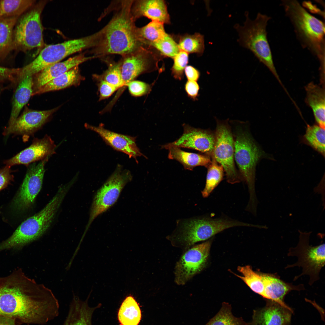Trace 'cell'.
<instances>
[{"label":"cell","instance_id":"cell-8","mask_svg":"<svg viewBox=\"0 0 325 325\" xmlns=\"http://www.w3.org/2000/svg\"><path fill=\"white\" fill-rule=\"evenodd\" d=\"M98 36V32L83 38L46 45L32 62L20 68V79L27 76H33L71 54L87 48H93L96 44Z\"/></svg>","mask_w":325,"mask_h":325},{"label":"cell","instance_id":"cell-32","mask_svg":"<svg viewBox=\"0 0 325 325\" xmlns=\"http://www.w3.org/2000/svg\"><path fill=\"white\" fill-rule=\"evenodd\" d=\"M35 2L34 0H0V18L19 17Z\"/></svg>","mask_w":325,"mask_h":325},{"label":"cell","instance_id":"cell-9","mask_svg":"<svg viewBox=\"0 0 325 325\" xmlns=\"http://www.w3.org/2000/svg\"><path fill=\"white\" fill-rule=\"evenodd\" d=\"M47 3L42 0L35 4L18 20L13 32V49L26 52L35 48L41 50L46 45L41 15Z\"/></svg>","mask_w":325,"mask_h":325},{"label":"cell","instance_id":"cell-13","mask_svg":"<svg viewBox=\"0 0 325 325\" xmlns=\"http://www.w3.org/2000/svg\"><path fill=\"white\" fill-rule=\"evenodd\" d=\"M151 48L142 46L135 51L122 56L120 59L122 86L118 90L116 98L118 99L126 89V85L140 75L157 70L159 73L164 71V68L159 69L158 66L161 59Z\"/></svg>","mask_w":325,"mask_h":325},{"label":"cell","instance_id":"cell-5","mask_svg":"<svg viewBox=\"0 0 325 325\" xmlns=\"http://www.w3.org/2000/svg\"><path fill=\"white\" fill-rule=\"evenodd\" d=\"M232 131L234 139V159L242 181L246 184L249 193L247 207L257 208L258 201L255 188V172L256 165L263 155L258 146L245 126L239 124Z\"/></svg>","mask_w":325,"mask_h":325},{"label":"cell","instance_id":"cell-15","mask_svg":"<svg viewBox=\"0 0 325 325\" xmlns=\"http://www.w3.org/2000/svg\"><path fill=\"white\" fill-rule=\"evenodd\" d=\"M210 240L192 246L187 251L177 263L175 268V281L185 284L205 266L209 256Z\"/></svg>","mask_w":325,"mask_h":325},{"label":"cell","instance_id":"cell-26","mask_svg":"<svg viewBox=\"0 0 325 325\" xmlns=\"http://www.w3.org/2000/svg\"><path fill=\"white\" fill-rule=\"evenodd\" d=\"M162 147L169 150V159L178 161L186 169L192 170L199 166L207 168L211 162L212 158L209 156L185 151L169 143L162 145Z\"/></svg>","mask_w":325,"mask_h":325},{"label":"cell","instance_id":"cell-33","mask_svg":"<svg viewBox=\"0 0 325 325\" xmlns=\"http://www.w3.org/2000/svg\"><path fill=\"white\" fill-rule=\"evenodd\" d=\"M212 161L208 169L205 186L201 191L202 196L207 197L223 178L224 171L222 166L211 156Z\"/></svg>","mask_w":325,"mask_h":325},{"label":"cell","instance_id":"cell-4","mask_svg":"<svg viewBox=\"0 0 325 325\" xmlns=\"http://www.w3.org/2000/svg\"><path fill=\"white\" fill-rule=\"evenodd\" d=\"M70 187L68 184L60 186L42 209L23 222L9 238L0 243V252L5 249H19L42 236L51 225Z\"/></svg>","mask_w":325,"mask_h":325},{"label":"cell","instance_id":"cell-25","mask_svg":"<svg viewBox=\"0 0 325 325\" xmlns=\"http://www.w3.org/2000/svg\"><path fill=\"white\" fill-rule=\"evenodd\" d=\"M305 102L311 109L317 125L325 127L324 88L311 82L305 87Z\"/></svg>","mask_w":325,"mask_h":325},{"label":"cell","instance_id":"cell-10","mask_svg":"<svg viewBox=\"0 0 325 325\" xmlns=\"http://www.w3.org/2000/svg\"><path fill=\"white\" fill-rule=\"evenodd\" d=\"M299 241L297 246L289 249L287 255L296 256L297 261L293 264L287 265L285 268L295 266L302 268V273L295 277L293 281L301 276L308 275L310 277L309 284L312 285L320 279L319 274L325 265V243L315 246L309 244V238L312 232H302L299 231Z\"/></svg>","mask_w":325,"mask_h":325},{"label":"cell","instance_id":"cell-21","mask_svg":"<svg viewBox=\"0 0 325 325\" xmlns=\"http://www.w3.org/2000/svg\"><path fill=\"white\" fill-rule=\"evenodd\" d=\"M264 289L262 297L266 300L276 302L293 311L284 302L286 296L292 290L300 291L305 289L303 284L294 285L280 278L277 274L262 273Z\"/></svg>","mask_w":325,"mask_h":325},{"label":"cell","instance_id":"cell-7","mask_svg":"<svg viewBox=\"0 0 325 325\" xmlns=\"http://www.w3.org/2000/svg\"><path fill=\"white\" fill-rule=\"evenodd\" d=\"M243 26L236 24L234 28L238 34L237 42L241 46L251 51L265 65L281 84L277 73L267 37L266 26L271 17L258 13L255 19L251 20L248 12H245Z\"/></svg>","mask_w":325,"mask_h":325},{"label":"cell","instance_id":"cell-45","mask_svg":"<svg viewBox=\"0 0 325 325\" xmlns=\"http://www.w3.org/2000/svg\"><path fill=\"white\" fill-rule=\"evenodd\" d=\"M184 89L187 95L193 101L197 100L200 86L197 82L187 81L184 85Z\"/></svg>","mask_w":325,"mask_h":325},{"label":"cell","instance_id":"cell-16","mask_svg":"<svg viewBox=\"0 0 325 325\" xmlns=\"http://www.w3.org/2000/svg\"><path fill=\"white\" fill-rule=\"evenodd\" d=\"M59 107L39 111L31 109L25 107L21 114L18 117L12 125L6 128L3 135L6 137L11 134L29 137L40 128Z\"/></svg>","mask_w":325,"mask_h":325},{"label":"cell","instance_id":"cell-37","mask_svg":"<svg viewBox=\"0 0 325 325\" xmlns=\"http://www.w3.org/2000/svg\"><path fill=\"white\" fill-rule=\"evenodd\" d=\"M102 58V59L107 63L108 66L107 69L101 74L94 75L98 78L115 86L119 90L122 86L121 60L120 59L117 62H115L108 58Z\"/></svg>","mask_w":325,"mask_h":325},{"label":"cell","instance_id":"cell-34","mask_svg":"<svg viewBox=\"0 0 325 325\" xmlns=\"http://www.w3.org/2000/svg\"><path fill=\"white\" fill-rule=\"evenodd\" d=\"M241 317L234 316L232 312V307L229 303L223 302L217 314L205 325H247Z\"/></svg>","mask_w":325,"mask_h":325},{"label":"cell","instance_id":"cell-20","mask_svg":"<svg viewBox=\"0 0 325 325\" xmlns=\"http://www.w3.org/2000/svg\"><path fill=\"white\" fill-rule=\"evenodd\" d=\"M293 311L273 301L266 300L263 308L253 311L247 325H290Z\"/></svg>","mask_w":325,"mask_h":325},{"label":"cell","instance_id":"cell-46","mask_svg":"<svg viewBox=\"0 0 325 325\" xmlns=\"http://www.w3.org/2000/svg\"><path fill=\"white\" fill-rule=\"evenodd\" d=\"M184 73L187 81L197 82L199 79L200 73L197 69L190 65L185 67Z\"/></svg>","mask_w":325,"mask_h":325},{"label":"cell","instance_id":"cell-44","mask_svg":"<svg viewBox=\"0 0 325 325\" xmlns=\"http://www.w3.org/2000/svg\"><path fill=\"white\" fill-rule=\"evenodd\" d=\"M10 167L6 166L0 169V191L6 187L13 180L14 176L11 174Z\"/></svg>","mask_w":325,"mask_h":325},{"label":"cell","instance_id":"cell-6","mask_svg":"<svg viewBox=\"0 0 325 325\" xmlns=\"http://www.w3.org/2000/svg\"><path fill=\"white\" fill-rule=\"evenodd\" d=\"M176 224L175 229L167 238L174 244L189 247L225 229L237 227L239 222L226 217L200 216L179 219Z\"/></svg>","mask_w":325,"mask_h":325},{"label":"cell","instance_id":"cell-23","mask_svg":"<svg viewBox=\"0 0 325 325\" xmlns=\"http://www.w3.org/2000/svg\"><path fill=\"white\" fill-rule=\"evenodd\" d=\"M135 20L145 17L163 23L169 24L170 18L166 2L162 0H133L131 8Z\"/></svg>","mask_w":325,"mask_h":325},{"label":"cell","instance_id":"cell-30","mask_svg":"<svg viewBox=\"0 0 325 325\" xmlns=\"http://www.w3.org/2000/svg\"><path fill=\"white\" fill-rule=\"evenodd\" d=\"M163 24L158 21L152 20L143 27H137L136 34L138 41L142 46L150 47L153 44L166 34Z\"/></svg>","mask_w":325,"mask_h":325},{"label":"cell","instance_id":"cell-38","mask_svg":"<svg viewBox=\"0 0 325 325\" xmlns=\"http://www.w3.org/2000/svg\"><path fill=\"white\" fill-rule=\"evenodd\" d=\"M304 138L310 146L316 151L325 155V128L318 125H308L306 129Z\"/></svg>","mask_w":325,"mask_h":325},{"label":"cell","instance_id":"cell-27","mask_svg":"<svg viewBox=\"0 0 325 325\" xmlns=\"http://www.w3.org/2000/svg\"><path fill=\"white\" fill-rule=\"evenodd\" d=\"M33 84V76H27L21 80L17 85L12 98L8 126L13 124L32 96Z\"/></svg>","mask_w":325,"mask_h":325},{"label":"cell","instance_id":"cell-42","mask_svg":"<svg viewBox=\"0 0 325 325\" xmlns=\"http://www.w3.org/2000/svg\"><path fill=\"white\" fill-rule=\"evenodd\" d=\"M20 68H14L0 66V86L8 83L11 86L17 85L20 78Z\"/></svg>","mask_w":325,"mask_h":325},{"label":"cell","instance_id":"cell-3","mask_svg":"<svg viewBox=\"0 0 325 325\" xmlns=\"http://www.w3.org/2000/svg\"><path fill=\"white\" fill-rule=\"evenodd\" d=\"M281 3L301 46L318 58L320 63V71L324 72V23L311 14L296 0H282Z\"/></svg>","mask_w":325,"mask_h":325},{"label":"cell","instance_id":"cell-17","mask_svg":"<svg viewBox=\"0 0 325 325\" xmlns=\"http://www.w3.org/2000/svg\"><path fill=\"white\" fill-rule=\"evenodd\" d=\"M183 132L178 139L169 143L179 148L195 150L211 157L215 142V132L183 125Z\"/></svg>","mask_w":325,"mask_h":325},{"label":"cell","instance_id":"cell-31","mask_svg":"<svg viewBox=\"0 0 325 325\" xmlns=\"http://www.w3.org/2000/svg\"><path fill=\"white\" fill-rule=\"evenodd\" d=\"M19 17L0 18V60H3L13 49L14 28Z\"/></svg>","mask_w":325,"mask_h":325},{"label":"cell","instance_id":"cell-41","mask_svg":"<svg viewBox=\"0 0 325 325\" xmlns=\"http://www.w3.org/2000/svg\"><path fill=\"white\" fill-rule=\"evenodd\" d=\"M156 80L152 83L134 80L128 82L126 85L129 92L133 96L139 97L149 94L152 90Z\"/></svg>","mask_w":325,"mask_h":325},{"label":"cell","instance_id":"cell-11","mask_svg":"<svg viewBox=\"0 0 325 325\" xmlns=\"http://www.w3.org/2000/svg\"><path fill=\"white\" fill-rule=\"evenodd\" d=\"M132 178L130 171L124 169L121 165H118L113 173L94 196L85 233L96 218L116 202L123 189Z\"/></svg>","mask_w":325,"mask_h":325},{"label":"cell","instance_id":"cell-1","mask_svg":"<svg viewBox=\"0 0 325 325\" xmlns=\"http://www.w3.org/2000/svg\"><path fill=\"white\" fill-rule=\"evenodd\" d=\"M59 310L51 290L27 277L21 269L0 277V316L43 325L57 317Z\"/></svg>","mask_w":325,"mask_h":325},{"label":"cell","instance_id":"cell-36","mask_svg":"<svg viewBox=\"0 0 325 325\" xmlns=\"http://www.w3.org/2000/svg\"><path fill=\"white\" fill-rule=\"evenodd\" d=\"M178 45L180 50L201 55L205 49L204 37L199 33L184 34L180 37Z\"/></svg>","mask_w":325,"mask_h":325},{"label":"cell","instance_id":"cell-28","mask_svg":"<svg viewBox=\"0 0 325 325\" xmlns=\"http://www.w3.org/2000/svg\"><path fill=\"white\" fill-rule=\"evenodd\" d=\"M84 79V77L80 73L78 66H76L34 91L32 95L59 90L72 85H77Z\"/></svg>","mask_w":325,"mask_h":325},{"label":"cell","instance_id":"cell-24","mask_svg":"<svg viewBox=\"0 0 325 325\" xmlns=\"http://www.w3.org/2000/svg\"><path fill=\"white\" fill-rule=\"evenodd\" d=\"M88 300L82 301L77 296H73L67 316L63 325H92L93 313L100 305L91 307L88 305Z\"/></svg>","mask_w":325,"mask_h":325},{"label":"cell","instance_id":"cell-22","mask_svg":"<svg viewBox=\"0 0 325 325\" xmlns=\"http://www.w3.org/2000/svg\"><path fill=\"white\" fill-rule=\"evenodd\" d=\"M96 58L94 56L86 57L81 54L45 68L33 76V92L53 79L66 73L74 67L88 60Z\"/></svg>","mask_w":325,"mask_h":325},{"label":"cell","instance_id":"cell-19","mask_svg":"<svg viewBox=\"0 0 325 325\" xmlns=\"http://www.w3.org/2000/svg\"><path fill=\"white\" fill-rule=\"evenodd\" d=\"M56 146L51 138L46 135L42 139L35 138L31 145L11 159L5 160L6 166L31 163L49 158L55 153Z\"/></svg>","mask_w":325,"mask_h":325},{"label":"cell","instance_id":"cell-43","mask_svg":"<svg viewBox=\"0 0 325 325\" xmlns=\"http://www.w3.org/2000/svg\"><path fill=\"white\" fill-rule=\"evenodd\" d=\"M93 79L96 82L99 93V101L107 99L111 96L118 88L106 81L92 76Z\"/></svg>","mask_w":325,"mask_h":325},{"label":"cell","instance_id":"cell-12","mask_svg":"<svg viewBox=\"0 0 325 325\" xmlns=\"http://www.w3.org/2000/svg\"><path fill=\"white\" fill-rule=\"evenodd\" d=\"M215 142L212 156L222 166L227 182L231 184L242 181L235 165L234 139L231 127L227 120L216 119Z\"/></svg>","mask_w":325,"mask_h":325},{"label":"cell","instance_id":"cell-39","mask_svg":"<svg viewBox=\"0 0 325 325\" xmlns=\"http://www.w3.org/2000/svg\"><path fill=\"white\" fill-rule=\"evenodd\" d=\"M150 47L156 48L163 56L173 58L180 51L178 44L167 33L163 38L153 44Z\"/></svg>","mask_w":325,"mask_h":325},{"label":"cell","instance_id":"cell-14","mask_svg":"<svg viewBox=\"0 0 325 325\" xmlns=\"http://www.w3.org/2000/svg\"><path fill=\"white\" fill-rule=\"evenodd\" d=\"M49 158L37 164L30 165L25 177L13 202L14 209L17 211H24L33 205L42 186L45 172V166Z\"/></svg>","mask_w":325,"mask_h":325},{"label":"cell","instance_id":"cell-35","mask_svg":"<svg viewBox=\"0 0 325 325\" xmlns=\"http://www.w3.org/2000/svg\"><path fill=\"white\" fill-rule=\"evenodd\" d=\"M237 270L243 276L236 275L241 279L253 291L262 297L264 286L262 273L253 271L249 265L239 266Z\"/></svg>","mask_w":325,"mask_h":325},{"label":"cell","instance_id":"cell-29","mask_svg":"<svg viewBox=\"0 0 325 325\" xmlns=\"http://www.w3.org/2000/svg\"><path fill=\"white\" fill-rule=\"evenodd\" d=\"M141 318V310L135 299L130 295L126 297L118 312L120 325H138Z\"/></svg>","mask_w":325,"mask_h":325},{"label":"cell","instance_id":"cell-47","mask_svg":"<svg viewBox=\"0 0 325 325\" xmlns=\"http://www.w3.org/2000/svg\"><path fill=\"white\" fill-rule=\"evenodd\" d=\"M16 320L13 317L0 316V325H17Z\"/></svg>","mask_w":325,"mask_h":325},{"label":"cell","instance_id":"cell-2","mask_svg":"<svg viewBox=\"0 0 325 325\" xmlns=\"http://www.w3.org/2000/svg\"><path fill=\"white\" fill-rule=\"evenodd\" d=\"M133 1L119 2L112 18L99 31L97 43L92 50V53L96 57L102 58L111 54L123 56L142 46L137 38V27L131 12Z\"/></svg>","mask_w":325,"mask_h":325},{"label":"cell","instance_id":"cell-40","mask_svg":"<svg viewBox=\"0 0 325 325\" xmlns=\"http://www.w3.org/2000/svg\"><path fill=\"white\" fill-rule=\"evenodd\" d=\"M173 59V64L171 69V75L175 79L181 81L184 79V70L188 62V54L180 50Z\"/></svg>","mask_w":325,"mask_h":325},{"label":"cell","instance_id":"cell-18","mask_svg":"<svg viewBox=\"0 0 325 325\" xmlns=\"http://www.w3.org/2000/svg\"><path fill=\"white\" fill-rule=\"evenodd\" d=\"M85 126L97 133L107 144L113 149L126 154L130 158L135 159L136 162L138 157L143 156L147 158L137 146L136 137L111 131L105 128L102 123L96 126L85 123Z\"/></svg>","mask_w":325,"mask_h":325}]
</instances>
